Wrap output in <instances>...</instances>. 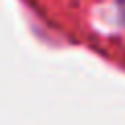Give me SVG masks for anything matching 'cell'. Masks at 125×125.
Here are the masks:
<instances>
[{
	"mask_svg": "<svg viewBox=\"0 0 125 125\" xmlns=\"http://www.w3.org/2000/svg\"><path fill=\"white\" fill-rule=\"evenodd\" d=\"M119 2V6H121V10H123V14H125V0H117Z\"/></svg>",
	"mask_w": 125,
	"mask_h": 125,
	"instance_id": "6da1fadb",
	"label": "cell"
}]
</instances>
